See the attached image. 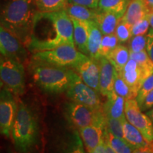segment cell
I'll list each match as a JSON object with an SVG mask.
<instances>
[{
  "mask_svg": "<svg viewBox=\"0 0 153 153\" xmlns=\"http://www.w3.org/2000/svg\"><path fill=\"white\" fill-rule=\"evenodd\" d=\"M72 22L65 11L41 12L34 19L30 53L48 51L64 45L75 46Z\"/></svg>",
  "mask_w": 153,
  "mask_h": 153,
  "instance_id": "cell-1",
  "label": "cell"
},
{
  "mask_svg": "<svg viewBox=\"0 0 153 153\" xmlns=\"http://www.w3.org/2000/svg\"><path fill=\"white\" fill-rule=\"evenodd\" d=\"M10 137L17 152L41 153V127L38 116L31 106L22 101H18V110Z\"/></svg>",
  "mask_w": 153,
  "mask_h": 153,
  "instance_id": "cell-2",
  "label": "cell"
},
{
  "mask_svg": "<svg viewBox=\"0 0 153 153\" xmlns=\"http://www.w3.org/2000/svg\"><path fill=\"white\" fill-rule=\"evenodd\" d=\"M38 9L33 0H9L1 11V26L28 48Z\"/></svg>",
  "mask_w": 153,
  "mask_h": 153,
  "instance_id": "cell-3",
  "label": "cell"
},
{
  "mask_svg": "<svg viewBox=\"0 0 153 153\" xmlns=\"http://www.w3.org/2000/svg\"><path fill=\"white\" fill-rule=\"evenodd\" d=\"M28 68L36 85L44 92L53 95L66 92L74 72L73 68L57 67L31 60Z\"/></svg>",
  "mask_w": 153,
  "mask_h": 153,
  "instance_id": "cell-4",
  "label": "cell"
},
{
  "mask_svg": "<svg viewBox=\"0 0 153 153\" xmlns=\"http://www.w3.org/2000/svg\"><path fill=\"white\" fill-rule=\"evenodd\" d=\"M63 112L71 128L79 130L91 125L106 124V117L103 109H95L74 101H67Z\"/></svg>",
  "mask_w": 153,
  "mask_h": 153,
  "instance_id": "cell-5",
  "label": "cell"
},
{
  "mask_svg": "<svg viewBox=\"0 0 153 153\" xmlns=\"http://www.w3.org/2000/svg\"><path fill=\"white\" fill-rule=\"evenodd\" d=\"M88 57L79 52L75 46L64 45L52 50L34 53L30 60L57 67L74 68Z\"/></svg>",
  "mask_w": 153,
  "mask_h": 153,
  "instance_id": "cell-6",
  "label": "cell"
},
{
  "mask_svg": "<svg viewBox=\"0 0 153 153\" xmlns=\"http://www.w3.org/2000/svg\"><path fill=\"white\" fill-rule=\"evenodd\" d=\"M0 78L1 87L8 89L15 96L20 97L25 93V70L22 62L1 55Z\"/></svg>",
  "mask_w": 153,
  "mask_h": 153,
  "instance_id": "cell-7",
  "label": "cell"
},
{
  "mask_svg": "<svg viewBox=\"0 0 153 153\" xmlns=\"http://www.w3.org/2000/svg\"><path fill=\"white\" fill-rule=\"evenodd\" d=\"M99 94L85 84L74 70L71 82L66 91V94L70 101L95 109H103V104Z\"/></svg>",
  "mask_w": 153,
  "mask_h": 153,
  "instance_id": "cell-8",
  "label": "cell"
},
{
  "mask_svg": "<svg viewBox=\"0 0 153 153\" xmlns=\"http://www.w3.org/2000/svg\"><path fill=\"white\" fill-rule=\"evenodd\" d=\"M17 110L18 101L14 97V94L6 87H1L0 94V131L5 137H10Z\"/></svg>",
  "mask_w": 153,
  "mask_h": 153,
  "instance_id": "cell-9",
  "label": "cell"
},
{
  "mask_svg": "<svg viewBox=\"0 0 153 153\" xmlns=\"http://www.w3.org/2000/svg\"><path fill=\"white\" fill-rule=\"evenodd\" d=\"M125 114L126 119L143 134L147 142H153V125L146 114H143L136 99L126 100Z\"/></svg>",
  "mask_w": 153,
  "mask_h": 153,
  "instance_id": "cell-10",
  "label": "cell"
},
{
  "mask_svg": "<svg viewBox=\"0 0 153 153\" xmlns=\"http://www.w3.org/2000/svg\"><path fill=\"white\" fill-rule=\"evenodd\" d=\"M0 52L1 55L25 64L28 60L30 51L16 36L0 26Z\"/></svg>",
  "mask_w": 153,
  "mask_h": 153,
  "instance_id": "cell-11",
  "label": "cell"
},
{
  "mask_svg": "<svg viewBox=\"0 0 153 153\" xmlns=\"http://www.w3.org/2000/svg\"><path fill=\"white\" fill-rule=\"evenodd\" d=\"M79 131L72 128L51 145L49 153H85Z\"/></svg>",
  "mask_w": 153,
  "mask_h": 153,
  "instance_id": "cell-12",
  "label": "cell"
},
{
  "mask_svg": "<svg viewBox=\"0 0 153 153\" xmlns=\"http://www.w3.org/2000/svg\"><path fill=\"white\" fill-rule=\"evenodd\" d=\"M83 82L99 92V73L100 68L97 60L88 57L73 68Z\"/></svg>",
  "mask_w": 153,
  "mask_h": 153,
  "instance_id": "cell-13",
  "label": "cell"
},
{
  "mask_svg": "<svg viewBox=\"0 0 153 153\" xmlns=\"http://www.w3.org/2000/svg\"><path fill=\"white\" fill-rule=\"evenodd\" d=\"M118 73L128 85L137 97L143 82L147 79L140 67L135 60L130 58L123 70L118 72Z\"/></svg>",
  "mask_w": 153,
  "mask_h": 153,
  "instance_id": "cell-14",
  "label": "cell"
},
{
  "mask_svg": "<svg viewBox=\"0 0 153 153\" xmlns=\"http://www.w3.org/2000/svg\"><path fill=\"white\" fill-rule=\"evenodd\" d=\"M97 60L100 68L99 93L104 97H107L114 91L115 74L117 70L106 57H99Z\"/></svg>",
  "mask_w": 153,
  "mask_h": 153,
  "instance_id": "cell-15",
  "label": "cell"
},
{
  "mask_svg": "<svg viewBox=\"0 0 153 153\" xmlns=\"http://www.w3.org/2000/svg\"><path fill=\"white\" fill-rule=\"evenodd\" d=\"M88 153H90L104 139L105 126L91 125L78 130Z\"/></svg>",
  "mask_w": 153,
  "mask_h": 153,
  "instance_id": "cell-16",
  "label": "cell"
},
{
  "mask_svg": "<svg viewBox=\"0 0 153 153\" xmlns=\"http://www.w3.org/2000/svg\"><path fill=\"white\" fill-rule=\"evenodd\" d=\"M126 99L112 91L106 97V101L103 104V111L107 118H118L126 121L125 114Z\"/></svg>",
  "mask_w": 153,
  "mask_h": 153,
  "instance_id": "cell-17",
  "label": "cell"
},
{
  "mask_svg": "<svg viewBox=\"0 0 153 153\" xmlns=\"http://www.w3.org/2000/svg\"><path fill=\"white\" fill-rule=\"evenodd\" d=\"M74 29V41L76 48L88 56V38L89 33V26L88 21L70 18Z\"/></svg>",
  "mask_w": 153,
  "mask_h": 153,
  "instance_id": "cell-18",
  "label": "cell"
},
{
  "mask_svg": "<svg viewBox=\"0 0 153 153\" xmlns=\"http://www.w3.org/2000/svg\"><path fill=\"white\" fill-rule=\"evenodd\" d=\"M150 11L146 0H131L122 19L133 26L147 16Z\"/></svg>",
  "mask_w": 153,
  "mask_h": 153,
  "instance_id": "cell-19",
  "label": "cell"
},
{
  "mask_svg": "<svg viewBox=\"0 0 153 153\" xmlns=\"http://www.w3.org/2000/svg\"><path fill=\"white\" fill-rule=\"evenodd\" d=\"M98 10L94 22L99 26L101 33L103 35L114 33L118 22L123 16L115 13Z\"/></svg>",
  "mask_w": 153,
  "mask_h": 153,
  "instance_id": "cell-20",
  "label": "cell"
},
{
  "mask_svg": "<svg viewBox=\"0 0 153 153\" xmlns=\"http://www.w3.org/2000/svg\"><path fill=\"white\" fill-rule=\"evenodd\" d=\"M89 33L88 38V56L94 60L99 58V51L102 40L103 34L94 21H88Z\"/></svg>",
  "mask_w": 153,
  "mask_h": 153,
  "instance_id": "cell-21",
  "label": "cell"
},
{
  "mask_svg": "<svg viewBox=\"0 0 153 153\" xmlns=\"http://www.w3.org/2000/svg\"><path fill=\"white\" fill-rule=\"evenodd\" d=\"M123 138L135 149L143 148L149 145L139 130L128 120L123 124Z\"/></svg>",
  "mask_w": 153,
  "mask_h": 153,
  "instance_id": "cell-22",
  "label": "cell"
},
{
  "mask_svg": "<svg viewBox=\"0 0 153 153\" xmlns=\"http://www.w3.org/2000/svg\"><path fill=\"white\" fill-rule=\"evenodd\" d=\"M65 11L70 18L84 21H94L99 10L98 8L91 9L85 6L69 3Z\"/></svg>",
  "mask_w": 153,
  "mask_h": 153,
  "instance_id": "cell-23",
  "label": "cell"
},
{
  "mask_svg": "<svg viewBox=\"0 0 153 153\" xmlns=\"http://www.w3.org/2000/svg\"><path fill=\"white\" fill-rule=\"evenodd\" d=\"M106 58L114 65L118 72L123 69L130 60V50L123 44H118L117 47L110 53Z\"/></svg>",
  "mask_w": 153,
  "mask_h": 153,
  "instance_id": "cell-24",
  "label": "cell"
},
{
  "mask_svg": "<svg viewBox=\"0 0 153 153\" xmlns=\"http://www.w3.org/2000/svg\"><path fill=\"white\" fill-rule=\"evenodd\" d=\"M131 0H100L98 9L123 16Z\"/></svg>",
  "mask_w": 153,
  "mask_h": 153,
  "instance_id": "cell-25",
  "label": "cell"
},
{
  "mask_svg": "<svg viewBox=\"0 0 153 153\" xmlns=\"http://www.w3.org/2000/svg\"><path fill=\"white\" fill-rule=\"evenodd\" d=\"M38 10L41 12H55L64 11L68 0H33Z\"/></svg>",
  "mask_w": 153,
  "mask_h": 153,
  "instance_id": "cell-26",
  "label": "cell"
},
{
  "mask_svg": "<svg viewBox=\"0 0 153 153\" xmlns=\"http://www.w3.org/2000/svg\"><path fill=\"white\" fill-rule=\"evenodd\" d=\"M105 140L117 153H133L135 150L124 138H119L105 129Z\"/></svg>",
  "mask_w": 153,
  "mask_h": 153,
  "instance_id": "cell-27",
  "label": "cell"
},
{
  "mask_svg": "<svg viewBox=\"0 0 153 153\" xmlns=\"http://www.w3.org/2000/svg\"><path fill=\"white\" fill-rule=\"evenodd\" d=\"M130 58L136 62L142 69L145 77L148 78L153 74V62L149 56L146 50L138 53L130 52Z\"/></svg>",
  "mask_w": 153,
  "mask_h": 153,
  "instance_id": "cell-28",
  "label": "cell"
},
{
  "mask_svg": "<svg viewBox=\"0 0 153 153\" xmlns=\"http://www.w3.org/2000/svg\"><path fill=\"white\" fill-rule=\"evenodd\" d=\"M114 91L118 95L123 97L126 100L132 99H136V96L134 94L133 91L126 83L125 80L123 79L118 71H116L115 74Z\"/></svg>",
  "mask_w": 153,
  "mask_h": 153,
  "instance_id": "cell-29",
  "label": "cell"
},
{
  "mask_svg": "<svg viewBox=\"0 0 153 153\" xmlns=\"http://www.w3.org/2000/svg\"><path fill=\"white\" fill-rule=\"evenodd\" d=\"M118 44H120L119 41L115 33L103 36L99 51V57H106L118 46Z\"/></svg>",
  "mask_w": 153,
  "mask_h": 153,
  "instance_id": "cell-30",
  "label": "cell"
},
{
  "mask_svg": "<svg viewBox=\"0 0 153 153\" xmlns=\"http://www.w3.org/2000/svg\"><path fill=\"white\" fill-rule=\"evenodd\" d=\"M115 34L117 36L120 44H123L129 42L132 38V26L124 21L123 19L118 22L117 27L115 30Z\"/></svg>",
  "mask_w": 153,
  "mask_h": 153,
  "instance_id": "cell-31",
  "label": "cell"
},
{
  "mask_svg": "<svg viewBox=\"0 0 153 153\" xmlns=\"http://www.w3.org/2000/svg\"><path fill=\"white\" fill-rule=\"evenodd\" d=\"M125 122L118 118L106 117L105 129L114 136L123 138V124Z\"/></svg>",
  "mask_w": 153,
  "mask_h": 153,
  "instance_id": "cell-32",
  "label": "cell"
},
{
  "mask_svg": "<svg viewBox=\"0 0 153 153\" xmlns=\"http://www.w3.org/2000/svg\"><path fill=\"white\" fill-rule=\"evenodd\" d=\"M147 36H132L129 41L128 48L130 52L138 53L146 50Z\"/></svg>",
  "mask_w": 153,
  "mask_h": 153,
  "instance_id": "cell-33",
  "label": "cell"
},
{
  "mask_svg": "<svg viewBox=\"0 0 153 153\" xmlns=\"http://www.w3.org/2000/svg\"><path fill=\"white\" fill-rule=\"evenodd\" d=\"M153 90V74H151L150 76H148L145 82H143L142 87L140 89L138 94L136 97V100L138 103L139 106H140L144 101L145 97L150 91Z\"/></svg>",
  "mask_w": 153,
  "mask_h": 153,
  "instance_id": "cell-34",
  "label": "cell"
},
{
  "mask_svg": "<svg viewBox=\"0 0 153 153\" xmlns=\"http://www.w3.org/2000/svg\"><path fill=\"white\" fill-rule=\"evenodd\" d=\"M149 26H150V22L148 16H145V18L138 21L132 26V35L133 36L147 35L149 31Z\"/></svg>",
  "mask_w": 153,
  "mask_h": 153,
  "instance_id": "cell-35",
  "label": "cell"
},
{
  "mask_svg": "<svg viewBox=\"0 0 153 153\" xmlns=\"http://www.w3.org/2000/svg\"><path fill=\"white\" fill-rule=\"evenodd\" d=\"M100 0H68L69 3L78 4L91 9H97Z\"/></svg>",
  "mask_w": 153,
  "mask_h": 153,
  "instance_id": "cell-36",
  "label": "cell"
},
{
  "mask_svg": "<svg viewBox=\"0 0 153 153\" xmlns=\"http://www.w3.org/2000/svg\"><path fill=\"white\" fill-rule=\"evenodd\" d=\"M146 51L153 62V28L149 29L147 33Z\"/></svg>",
  "mask_w": 153,
  "mask_h": 153,
  "instance_id": "cell-37",
  "label": "cell"
},
{
  "mask_svg": "<svg viewBox=\"0 0 153 153\" xmlns=\"http://www.w3.org/2000/svg\"><path fill=\"white\" fill-rule=\"evenodd\" d=\"M140 109L143 111H145L150 109V108L153 107V90L150 91L148 96L145 97L144 101L140 106Z\"/></svg>",
  "mask_w": 153,
  "mask_h": 153,
  "instance_id": "cell-38",
  "label": "cell"
},
{
  "mask_svg": "<svg viewBox=\"0 0 153 153\" xmlns=\"http://www.w3.org/2000/svg\"><path fill=\"white\" fill-rule=\"evenodd\" d=\"M133 153H153V142L143 148L135 149Z\"/></svg>",
  "mask_w": 153,
  "mask_h": 153,
  "instance_id": "cell-39",
  "label": "cell"
},
{
  "mask_svg": "<svg viewBox=\"0 0 153 153\" xmlns=\"http://www.w3.org/2000/svg\"><path fill=\"white\" fill-rule=\"evenodd\" d=\"M90 153H107L106 150V146H105V137L104 139L100 143V144H99L93 151H91Z\"/></svg>",
  "mask_w": 153,
  "mask_h": 153,
  "instance_id": "cell-40",
  "label": "cell"
},
{
  "mask_svg": "<svg viewBox=\"0 0 153 153\" xmlns=\"http://www.w3.org/2000/svg\"><path fill=\"white\" fill-rule=\"evenodd\" d=\"M147 16H148L149 22H150V26L153 28V10H150Z\"/></svg>",
  "mask_w": 153,
  "mask_h": 153,
  "instance_id": "cell-41",
  "label": "cell"
},
{
  "mask_svg": "<svg viewBox=\"0 0 153 153\" xmlns=\"http://www.w3.org/2000/svg\"><path fill=\"white\" fill-rule=\"evenodd\" d=\"M105 146H106V150L107 153H117L109 145H108V143H107L106 140H105Z\"/></svg>",
  "mask_w": 153,
  "mask_h": 153,
  "instance_id": "cell-42",
  "label": "cell"
},
{
  "mask_svg": "<svg viewBox=\"0 0 153 153\" xmlns=\"http://www.w3.org/2000/svg\"><path fill=\"white\" fill-rule=\"evenodd\" d=\"M145 114L148 115V116H149V118H150V120H152V125H153V107L152 108H151L150 110L147 111L145 112Z\"/></svg>",
  "mask_w": 153,
  "mask_h": 153,
  "instance_id": "cell-43",
  "label": "cell"
},
{
  "mask_svg": "<svg viewBox=\"0 0 153 153\" xmlns=\"http://www.w3.org/2000/svg\"><path fill=\"white\" fill-rule=\"evenodd\" d=\"M147 4H148V6L149 9L150 10H153V0H146Z\"/></svg>",
  "mask_w": 153,
  "mask_h": 153,
  "instance_id": "cell-44",
  "label": "cell"
},
{
  "mask_svg": "<svg viewBox=\"0 0 153 153\" xmlns=\"http://www.w3.org/2000/svg\"><path fill=\"white\" fill-rule=\"evenodd\" d=\"M8 153H20V152H17L16 150H9V151H8Z\"/></svg>",
  "mask_w": 153,
  "mask_h": 153,
  "instance_id": "cell-45",
  "label": "cell"
}]
</instances>
